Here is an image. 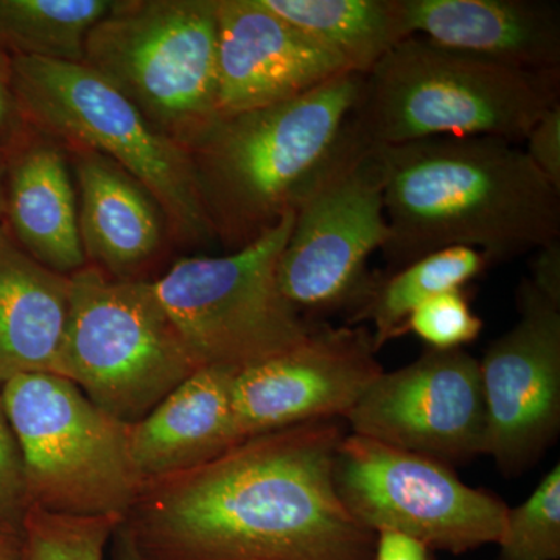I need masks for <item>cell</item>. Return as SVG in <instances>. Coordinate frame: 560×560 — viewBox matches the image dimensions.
<instances>
[{"label": "cell", "mask_w": 560, "mask_h": 560, "mask_svg": "<svg viewBox=\"0 0 560 560\" xmlns=\"http://www.w3.org/2000/svg\"><path fill=\"white\" fill-rule=\"evenodd\" d=\"M138 560H140V559L138 558Z\"/></svg>", "instance_id": "35"}, {"label": "cell", "mask_w": 560, "mask_h": 560, "mask_svg": "<svg viewBox=\"0 0 560 560\" xmlns=\"http://www.w3.org/2000/svg\"><path fill=\"white\" fill-rule=\"evenodd\" d=\"M11 84L28 119L77 149L116 162L142 184L183 241H215L189 151L86 65L16 55Z\"/></svg>", "instance_id": "5"}, {"label": "cell", "mask_w": 560, "mask_h": 560, "mask_svg": "<svg viewBox=\"0 0 560 560\" xmlns=\"http://www.w3.org/2000/svg\"><path fill=\"white\" fill-rule=\"evenodd\" d=\"M372 560H434L422 541L397 530H381L375 539Z\"/></svg>", "instance_id": "29"}, {"label": "cell", "mask_w": 560, "mask_h": 560, "mask_svg": "<svg viewBox=\"0 0 560 560\" xmlns=\"http://www.w3.org/2000/svg\"><path fill=\"white\" fill-rule=\"evenodd\" d=\"M234 372L202 368L161 404L131 423L128 445L143 480L200 467L237 445L232 381Z\"/></svg>", "instance_id": "17"}, {"label": "cell", "mask_w": 560, "mask_h": 560, "mask_svg": "<svg viewBox=\"0 0 560 560\" xmlns=\"http://www.w3.org/2000/svg\"><path fill=\"white\" fill-rule=\"evenodd\" d=\"M489 267L481 253L471 248H447L429 254L388 278H368L359 296L350 304V324H372V341L381 350L393 338L407 331L408 316L422 302L463 289Z\"/></svg>", "instance_id": "22"}, {"label": "cell", "mask_w": 560, "mask_h": 560, "mask_svg": "<svg viewBox=\"0 0 560 560\" xmlns=\"http://www.w3.org/2000/svg\"><path fill=\"white\" fill-rule=\"evenodd\" d=\"M346 420L353 434L444 464L485 455L480 361L464 349H429L407 366L383 371Z\"/></svg>", "instance_id": "12"}, {"label": "cell", "mask_w": 560, "mask_h": 560, "mask_svg": "<svg viewBox=\"0 0 560 560\" xmlns=\"http://www.w3.org/2000/svg\"><path fill=\"white\" fill-rule=\"evenodd\" d=\"M529 280L540 293L560 304V241L537 249Z\"/></svg>", "instance_id": "30"}, {"label": "cell", "mask_w": 560, "mask_h": 560, "mask_svg": "<svg viewBox=\"0 0 560 560\" xmlns=\"http://www.w3.org/2000/svg\"><path fill=\"white\" fill-rule=\"evenodd\" d=\"M526 154L545 179L560 191V103H556L530 128Z\"/></svg>", "instance_id": "28"}, {"label": "cell", "mask_w": 560, "mask_h": 560, "mask_svg": "<svg viewBox=\"0 0 560 560\" xmlns=\"http://www.w3.org/2000/svg\"><path fill=\"white\" fill-rule=\"evenodd\" d=\"M28 511L24 464L0 390V523L21 528Z\"/></svg>", "instance_id": "27"}, {"label": "cell", "mask_w": 560, "mask_h": 560, "mask_svg": "<svg viewBox=\"0 0 560 560\" xmlns=\"http://www.w3.org/2000/svg\"><path fill=\"white\" fill-rule=\"evenodd\" d=\"M9 92L0 81V131L5 130L7 125L10 124L11 108H10Z\"/></svg>", "instance_id": "33"}, {"label": "cell", "mask_w": 560, "mask_h": 560, "mask_svg": "<svg viewBox=\"0 0 560 560\" xmlns=\"http://www.w3.org/2000/svg\"><path fill=\"white\" fill-rule=\"evenodd\" d=\"M388 237L381 154L363 145L294 210L279 289L302 316L350 305Z\"/></svg>", "instance_id": "11"}, {"label": "cell", "mask_w": 560, "mask_h": 560, "mask_svg": "<svg viewBox=\"0 0 560 560\" xmlns=\"http://www.w3.org/2000/svg\"><path fill=\"white\" fill-rule=\"evenodd\" d=\"M499 560L560 559V466L541 478L533 493L508 510Z\"/></svg>", "instance_id": "25"}, {"label": "cell", "mask_w": 560, "mask_h": 560, "mask_svg": "<svg viewBox=\"0 0 560 560\" xmlns=\"http://www.w3.org/2000/svg\"><path fill=\"white\" fill-rule=\"evenodd\" d=\"M364 327L315 324L287 352L234 375L232 411L238 440L301 423L345 418L383 368Z\"/></svg>", "instance_id": "14"}, {"label": "cell", "mask_w": 560, "mask_h": 560, "mask_svg": "<svg viewBox=\"0 0 560 560\" xmlns=\"http://www.w3.org/2000/svg\"><path fill=\"white\" fill-rule=\"evenodd\" d=\"M116 5L113 0H0V44L22 57L83 65L88 36Z\"/></svg>", "instance_id": "23"}, {"label": "cell", "mask_w": 560, "mask_h": 560, "mask_svg": "<svg viewBox=\"0 0 560 560\" xmlns=\"http://www.w3.org/2000/svg\"><path fill=\"white\" fill-rule=\"evenodd\" d=\"M0 560H25L24 536L21 528L0 523Z\"/></svg>", "instance_id": "31"}, {"label": "cell", "mask_w": 560, "mask_h": 560, "mask_svg": "<svg viewBox=\"0 0 560 560\" xmlns=\"http://www.w3.org/2000/svg\"><path fill=\"white\" fill-rule=\"evenodd\" d=\"M517 311V323L478 360L488 412L485 455L508 477L530 469L560 430V304L523 279Z\"/></svg>", "instance_id": "13"}, {"label": "cell", "mask_w": 560, "mask_h": 560, "mask_svg": "<svg viewBox=\"0 0 560 560\" xmlns=\"http://www.w3.org/2000/svg\"><path fill=\"white\" fill-rule=\"evenodd\" d=\"M345 431L318 420L143 482L121 522L140 560H372L377 534L335 488Z\"/></svg>", "instance_id": "1"}, {"label": "cell", "mask_w": 560, "mask_h": 560, "mask_svg": "<svg viewBox=\"0 0 560 560\" xmlns=\"http://www.w3.org/2000/svg\"><path fill=\"white\" fill-rule=\"evenodd\" d=\"M334 480L345 506L368 529L397 530L452 555L497 544L510 510L467 486L448 464L353 433L338 444Z\"/></svg>", "instance_id": "10"}, {"label": "cell", "mask_w": 560, "mask_h": 560, "mask_svg": "<svg viewBox=\"0 0 560 560\" xmlns=\"http://www.w3.org/2000/svg\"><path fill=\"white\" fill-rule=\"evenodd\" d=\"M62 360L68 381L130 425L200 370L153 282L114 278L94 265L70 275Z\"/></svg>", "instance_id": "6"}, {"label": "cell", "mask_w": 560, "mask_h": 560, "mask_svg": "<svg viewBox=\"0 0 560 560\" xmlns=\"http://www.w3.org/2000/svg\"><path fill=\"white\" fill-rule=\"evenodd\" d=\"M410 35L486 60L560 70V5L552 0H397Z\"/></svg>", "instance_id": "16"}, {"label": "cell", "mask_w": 560, "mask_h": 560, "mask_svg": "<svg viewBox=\"0 0 560 560\" xmlns=\"http://www.w3.org/2000/svg\"><path fill=\"white\" fill-rule=\"evenodd\" d=\"M124 518L51 514L28 508L21 525L25 560H105L106 547Z\"/></svg>", "instance_id": "24"}, {"label": "cell", "mask_w": 560, "mask_h": 560, "mask_svg": "<svg viewBox=\"0 0 560 560\" xmlns=\"http://www.w3.org/2000/svg\"><path fill=\"white\" fill-rule=\"evenodd\" d=\"M217 0L117 2L92 28L84 62L187 150L219 117Z\"/></svg>", "instance_id": "8"}, {"label": "cell", "mask_w": 560, "mask_h": 560, "mask_svg": "<svg viewBox=\"0 0 560 560\" xmlns=\"http://www.w3.org/2000/svg\"><path fill=\"white\" fill-rule=\"evenodd\" d=\"M481 330L482 320L471 312L463 289L430 298L407 320V331L436 350L463 349L464 345L477 340Z\"/></svg>", "instance_id": "26"}, {"label": "cell", "mask_w": 560, "mask_h": 560, "mask_svg": "<svg viewBox=\"0 0 560 560\" xmlns=\"http://www.w3.org/2000/svg\"><path fill=\"white\" fill-rule=\"evenodd\" d=\"M24 464L28 508L62 515H125L142 492L130 423L60 375H18L0 385Z\"/></svg>", "instance_id": "7"}, {"label": "cell", "mask_w": 560, "mask_h": 560, "mask_svg": "<svg viewBox=\"0 0 560 560\" xmlns=\"http://www.w3.org/2000/svg\"><path fill=\"white\" fill-rule=\"evenodd\" d=\"M556 103L560 70L517 68L412 35L363 75L352 121L371 147L438 138L518 143Z\"/></svg>", "instance_id": "4"}, {"label": "cell", "mask_w": 560, "mask_h": 560, "mask_svg": "<svg viewBox=\"0 0 560 560\" xmlns=\"http://www.w3.org/2000/svg\"><path fill=\"white\" fill-rule=\"evenodd\" d=\"M75 173L84 256L114 278L128 279L160 249V205L116 162L95 151L77 149Z\"/></svg>", "instance_id": "19"}, {"label": "cell", "mask_w": 560, "mask_h": 560, "mask_svg": "<svg viewBox=\"0 0 560 560\" xmlns=\"http://www.w3.org/2000/svg\"><path fill=\"white\" fill-rule=\"evenodd\" d=\"M377 149L390 270L455 246L492 265L560 241V191L517 143L438 138Z\"/></svg>", "instance_id": "2"}, {"label": "cell", "mask_w": 560, "mask_h": 560, "mask_svg": "<svg viewBox=\"0 0 560 560\" xmlns=\"http://www.w3.org/2000/svg\"><path fill=\"white\" fill-rule=\"evenodd\" d=\"M363 75L342 73L267 108L217 117L187 147L215 237L232 250L296 210L360 147Z\"/></svg>", "instance_id": "3"}, {"label": "cell", "mask_w": 560, "mask_h": 560, "mask_svg": "<svg viewBox=\"0 0 560 560\" xmlns=\"http://www.w3.org/2000/svg\"><path fill=\"white\" fill-rule=\"evenodd\" d=\"M2 179V175H0ZM3 209H5V195H3L2 180H0V215H2Z\"/></svg>", "instance_id": "34"}, {"label": "cell", "mask_w": 560, "mask_h": 560, "mask_svg": "<svg viewBox=\"0 0 560 560\" xmlns=\"http://www.w3.org/2000/svg\"><path fill=\"white\" fill-rule=\"evenodd\" d=\"M217 22L219 117L291 101L350 72L261 0H217Z\"/></svg>", "instance_id": "15"}, {"label": "cell", "mask_w": 560, "mask_h": 560, "mask_svg": "<svg viewBox=\"0 0 560 560\" xmlns=\"http://www.w3.org/2000/svg\"><path fill=\"white\" fill-rule=\"evenodd\" d=\"M5 209L21 248L44 267L70 276L86 267L79 202L65 156L36 143L10 168Z\"/></svg>", "instance_id": "20"}, {"label": "cell", "mask_w": 560, "mask_h": 560, "mask_svg": "<svg viewBox=\"0 0 560 560\" xmlns=\"http://www.w3.org/2000/svg\"><path fill=\"white\" fill-rule=\"evenodd\" d=\"M267 9L334 51L350 72L366 75L410 38L397 0H261Z\"/></svg>", "instance_id": "21"}, {"label": "cell", "mask_w": 560, "mask_h": 560, "mask_svg": "<svg viewBox=\"0 0 560 560\" xmlns=\"http://www.w3.org/2000/svg\"><path fill=\"white\" fill-rule=\"evenodd\" d=\"M70 276L44 267L0 228V385L27 374L66 378Z\"/></svg>", "instance_id": "18"}, {"label": "cell", "mask_w": 560, "mask_h": 560, "mask_svg": "<svg viewBox=\"0 0 560 560\" xmlns=\"http://www.w3.org/2000/svg\"><path fill=\"white\" fill-rule=\"evenodd\" d=\"M113 541L114 547H116V560H138V555L132 550L130 540H128L124 529H117Z\"/></svg>", "instance_id": "32"}, {"label": "cell", "mask_w": 560, "mask_h": 560, "mask_svg": "<svg viewBox=\"0 0 560 560\" xmlns=\"http://www.w3.org/2000/svg\"><path fill=\"white\" fill-rule=\"evenodd\" d=\"M293 221L290 210L249 245L180 259L153 282L200 370L237 374L300 345L315 327L279 289V257Z\"/></svg>", "instance_id": "9"}]
</instances>
